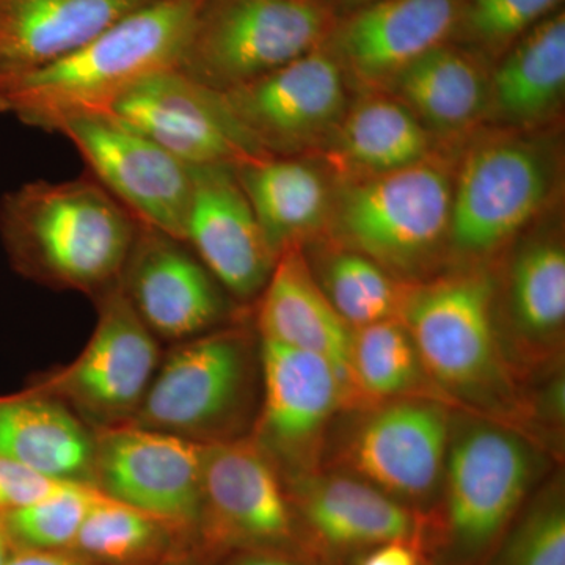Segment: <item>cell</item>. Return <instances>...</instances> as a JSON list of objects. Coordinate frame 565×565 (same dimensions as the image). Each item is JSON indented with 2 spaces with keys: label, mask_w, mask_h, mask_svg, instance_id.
Instances as JSON below:
<instances>
[{
  "label": "cell",
  "mask_w": 565,
  "mask_h": 565,
  "mask_svg": "<svg viewBox=\"0 0 565 565\" xmlns=\"http://www.w3.org/2000/svg\"><path fill=\"white\" fill-rule=\"evenodd\" d=\"M137 226L92 174L25 182L0 199V239L14 270L93 297L120 281Z\"/></svg>",
  "instance_id": "obj_1"
},
{
  "label": "cell",
  "mask_w": 565,
  "mask_h": 565,
  "mask_svg": "<svg viewBox=\"0 0 565 565\" xmlns=\"http://www.w3.org/2000/svg\"><path fill=\"white\" fill-rule=\"evenodd\" d=\"M204 0H158L79 50L0 85V111L51 132L63 118L106 114L134 85L180 66Z\"/></svg>",
  "instance_id": "obj_2"
},
{
  "label": "cell",
  "mask_w": 565,
  "mask_h": 565,
  "mask_svg": "<svg viewBox=\"0 0 565 565\" xmlns=\"http://www.w3.org/2000/svg\"><path fill=\"white\" fill-rule=\"evenodd\" d=\"M334 28L327 0H204L178 70L228 92L323 46Z\"/></svg>",
  "instance_id": "obj_3"
},
{
  "label": "cell",
  "mask_w": 565,
  "mask_h": 565,
  "mask_svg": "<svg viewBox=\"0 0 565 565\" xmlns=\"http://www.w3.org/2000/svg\"><path fill=\"white\" fill-rule=\"evenodd\" d=\"M451 202L448 173L426 159L344 185L337 225L353 252L390 273L415 274L449 237Z\"/></svg>",
  "instance_id": "obj_4"
},
{
  "label": "cell",
  "mask_w": 565,
  "mask_h": 565,
  "mask_svg": "<svg viewBox=\"0 0 565 565\" xmlns=\"http://www.w3.org/2000/svg\"><path fill=\"white\" fill-rule=\"evenodd\" d=\"M250 370L247 341L236 330H210L180 341L159 363L129 423L217 444L243 411Z\"/></svg>",
  "instance_id": "obj_5"
},
{
  "label": "cell",
  "mask_w": 565,
  "mask_h": 565,
  "mask_svg": "<svg viewBox=\"0 0 565 565\" xmlns=\"http://www.w3.org/2000/svg\"><path fill=\"white\" fill-rule=\"evenodd\" d=\"M492 300V281L482 274L401 289L396 318L423 370L457 396L481 397L503 381Z\"/></svg>",
  "instance_id": "obj_6"
},
{
  "label": "cell",
  "mask_w": 565,
  "mask_h": 565,
  "mask_svg": "<svg viewBox=\"0 0 565 565\" xmlns=\"http://www.w3.org/2000/svg\"><path fill=\"white\" fill-rule=\"evenodd\" d=\"M95 300L98 322L84 351L32 392L55 397L102 429L131 422L161 363V349L120 281Z\"/></svg>",
  "instance_id": "obj_7"
},
{
  "label": "cell",
  "mask_w": 565,
  "mask_h": 565,
  "mask_svg": "<svg viewBox=\"0 0 565 565\" xmlns=\"http://www.w3.org/2000/svg\"><path fill=\"white\" fill-rule=\"evenodd\" d=\"M51 132L74 145L92 177L137 221L184 243L192 167L109 114L71 115Z\"/></svg>",
  "instance_id": "obj_8"
},
{
  "label": "cell",
  "mask_w": 565,
  "mask_h": 565,
  "mask_svg": "<svg viewBox=\"0 0 565 565\" xmlns=\"http://www.w3.org/2000/svg\"><path fill=\"white\" fill-rule=\"evenodd\" d=\"M206 445L137 424L95 429L93 484L173 530L200 525Z\"/></svg>",
  "instance_id": "obj_9"
},
{
  "label": "cell",
  "mask_w": 565,
  "mask_h": 565,
  "mask_svg": "<svg viewBox=\"0 0 565 565\" xmlns=\"http://www.w3.org/2000/svg\"><path fill=\"white\" fill-rule=\"evenodd\" d=\"M326 44L266 76L221 93L234 120L266 154H299L343 120L344 70Z\"/></svg>",
  "instance_id": "obj_10"
},
{
  "label": "cell",
  "mask_w": 565,
  "mask_h": 565,
  "mask_svg": "<svg viewBox=\"0 0 565 565\" xmlns=\"http://www.w3.org/2000/svg\"><path fill=\"white\" fill-rule=\"evenodd\" d=\"M106 114L189 167H237L266 154L226 109L218 92L166 70L134 85Z\"/></svg>",
  "instance_id": "obj_11"
},
{
  "label": "cell",
  "mask_w": 565,
  "mask_h": 565,
  "mask_svg": "<svg viewBox=\"0 0 565 565\" xmlns=\"http://www.w3.org/2000/svg\"><path fill=\"white\" fill-rule=\"evenodd\" d=\"M548 192V166L533 145L484 141L468 152L452 188L449 241L465 255L493 252L544 207Z\"/></svg>",
  "instance_id": "obj_12"
},
{
  "label": "cell",
  "mask_w": 565,
  "mask_h": 565,
  "mask_svg": "<svg viewBox=\"0 0 565 565\" xmlns=\"http://www.w3.org/2000/svg\"><path fill=\"white\" fill-rule=\"evenodd\" d=\"M445 467L449 534L459 552L478 555L503 533L522 503L533 457L514 434L476 424L449 445Z\"/></svg>",
  "instance_id": "obj_13"
},
{
  "label": "cell",
  "mask_w": 565,
  "mask_h": 565,
  "mask_svg": "<svg viewBox=\"0 0 565 565\" xmlns=\"http://www.w3.org/2000/svg\"><path fill=\"white\" fill-rule=\"evenodd\" d=\"M120 285L145 326L162 340H191L225 315L221 282L188 244L141 222Z\"/></svg>",
  "instance_id": "obj_14"
},
{
  "label": "cell",
  "mask_w": 565,
  "mask_h": 565,
  "mask_svg": "<svg viewBox=\"0 0 565 565\" xmlns=\"http://www.w3.org/2000/svg\"><path fill=\"white\" fill-rule=\"evenodd\" d=\"M200 525L214 542L275 550L294 533L277 468L253 440L206 445Z\"/></svg>",
  "instance_id": "obj_15"
},
{
  "label": "cell",
  "mask_w": 565,
  "mask_h": 565,
  "mask_svg": "<svg viewBox=\"0 0 565 565\" xmlns=\"http://www.w3.org/2000/svg\"><path fill=\"white\" fill-rule=\"evenodd\" d=\"M184 243L239 299L263 291L277 262L232 167H192Z\"/></svg>",
  "instance_id": "obj_16"
},
{
  "label": "cell",
  "mask_w": 565,
  "mask_h": 565,
  "mask_svg": "<svg viewBox=\"0 0 565 565\" xmlns=\"http://www.w3.org/2000/svg\"><path fill=\"white\" fill-rule=\"evenodd\" d=\"M262 367L263 407L253 441L270 462L294 467L310 457L348 390L322 356L270 341H263Z\"/></svg>",
  "instance_id": "obj_17"
},
{
  "label": "cell",
  "mask_w": 565,
  "mask_h": 565,
  "mask_svg": "<svg viewBox=\"0 0 565 565\" xmlns=\"http://www.w3.org/2000/svg\"><path fill=\"white\" fill-rule=\"evenodd\" d=\"M465 0H379L353 10L332 36L344 71L370 87L392 84L401 71L456 33Z\"/></svg>",
  "instance_id": "obj_18"
},
{
  "label": "cell",
  "mask_w": 565,
  "mask_h": 565,
  "mask_svg": "<svg viewBox=\"0 0 565 565\" xmlns=\"http://www.w3.org/2000/svg\"><path fill=\"white\" fill-rule=\"evenodd\" d=\"M448 448L444 408L408 401L371 416L352 441L349 459L356 473L382 492L419 500L440 479Z\"/></svg>",
  "instance_id": "obj_19"
},
{
  "label": "cell",
  "mask_w": 565,
  "mask_h": 565,
  "mask_svg": "<svg viewBox=\"0 0 565 565\" xmlns=\"http://www.w3.org/2000/svg\"><path fill=\"white\" fill-rule=\"evenodd\" d=\"M158 0H0V85L79 50Z\"/></svg>",
  "instance_id": "obj_20"
},
{
  "label": "cell",
  "mask_w": 565,
  "mask_h": 565,
  "mask_svg": "<svg viewBox=\"0 0 565 565\" xmlns=\"http://www.w3.org/2000/svg\"><path fill=\"white\" fill-rule=\"evenodd\" d=\"M258 329L263 341L326 359L340 374L349 397L355 394L351 373L353 329L334 310L299 245L286 248L274 264L263 289Z\"/></svg>",
  "instance_id": "obj_21"
},
{
  "label": "cell",
  "mask_w": 565,
  "mask_h": 565,
  "mask_svg": "<svg viewBox=\"0 0 565 565\" xmlns=\"http://www.w3.org/2000/svg\"><path fill=\"white\" fill-rule=\"evenodd\" d=\"M297 505L311 533L333 550H362L411 541L415 515L396 498L345 476H307Z\"/></svg>",
  "instance_id": "obj_22"
},
{
  "label": "cell",
  "mask_w": 565,
  "mask_h": 565,
  "mask_svg": "<svg viewBox=\"0 0 565 565\" xmlns=\"http://www.w3.org/2000/svg\"><path fill=\"white\" fill-rule=\"evenodd\" d=\"M0 457L58 481L93 484L95 430L47 394L31 390L2 397Z\"/></svg>",
  "instance_id": "obj_23"
},
{
  "label": "cell",
  "mask_w": 565,
  "mask_h": 565,
  "mask_svg": "<svg viewBox=\"0 0 565 565\" xmlns=\"http://www.w3.org/2000/svg\"><path fill=\"white\" fill-rule=\"evenodd\" d=\"M275 258L326 223L329 191L321 174L296 156H264L234 169Z\"/></svg>",
  "instance_id": "obj_24"
},
{
  "label": "cell",
  "mask_w": 565,
  "mask_h": 565,
  "mask_svg": "<svg viewBox=\"0 0 565 565\" xmlns=\"http://www.w3.org/2000/svg\"><path fill=\"white\" fill-rule=\"evenodd\" d=\"M419 121L457 134L473 126L490 106V77L473 52L445 43L427 52L390 84Z\"/></svg>",
  "instance_id": "obj_25"
},
{
  "label": "cell",
  "mask_w": 565,
  "mask_h": 565,
  "mask_svg": "<svg viewBox=\"0 0 565 565\" xmlns=\"http://www.w3.org/2000/svg\"><path fill=\"white\" fill-rule=\"evenodd\" d=\"M490 77V106L516 125L542 120L565 90V14L556 11L534 25Z\"/></svg>",
  "instance_id": "obj_26"
},
{
  "label": "cell",
  "mask_w": 565,
  "mask_h": 565,
  "mask_svg": "<svg viewBox=\"0 0 565 565\" xmlns=\"http://www.w3.org/2000/svg\"><path fill=\"white\" fill-rule=\"evenodd\" d=\"M337 129L338 158L364 177L429 159V134L414 111L396 99L379 96L356 104Z\"/></svg>",
  "instance_id": "obj_27"
},
{
  "label": "cell",
  "mask_w": 565,
  "mask_h": 565,
  "mask_svg": "<svg viewBox=\"0 0 565 565\" xmlns=\"http://www.w3.org/2000/svg\"><path fill=\"white\" fill-rule=\"evenodd\" d=\"M173 527L106 497L90 512L68 552L99 565H145L158 559Z\"/></svg>",
  "instance_id": "obj_28"
},
{
  "label": "cell",
  "mask_w": 565,
  "mask_h": 565,
  "mask_svg": "<svg viewBox=\"0 0 565 565\" xmlns=\"http://www.w3.org/2000/svg\"><path fill=\"white\" fill-rule=\"evenodd\" d=\"M511 311L519 332L531 340L559 333L565 319V252L557 243L531 244L511 274Z\"/></svg>",
  "instance_id": "obj_29"
},
{
  "label": "cell",
  "mask_w": 565,
  "mask_h": 565,
  "mask_svg": "<svg viewBox=\"0 0 565 565\" xmlns=\"http://www.w3.org/2000/svg\"><path fill=\"white\" fill-rule=\"evenodd\" d=\"M414 341L397 318L352 330L351 373L355 393L393 397L422 381Z\"/></svg>",
  "instance_id": "obj_30"
},
{
  "label": "cell",
  "mask_w": 565,
  "mask_h": 565,
  "mask_svg": "<svg viewBox=\"0 0 565 565\" xmlns=\"http://www.w3.org/2000/svg\"><path fill=\"white\" fill-rule=\"evenodd\" d=\"M106 497L92 482L70 481L36 503L0 515V523L21 548L70 550L87 516Z\"/></svg>",
  "instance_id": "obj_31"
},
{
  "label": "cell",
  "mask_w": 565,
  "mask_h": 565,
  "mask_svg": "<svg viewBox=\"0 0 565 565\" xmlns=\"http://www.w3.org/2000/svg\"><path fill=\"white\" fill-rule=\"evenodd\" d=\"M322 289L352 329L396 318L401 289L386 270L360 253H338L330 258Z\"/></svg>",
  "instance_id": "obj_32"
},
{
  "label": "cell",
  "mask_w": 565,
  "mask_h": 565,
  "mask_svg": "<svg viewBox=\"0 0 565 565\" xmlns=\"http://www.w3.org/2000/svg\"><path fill=\"white\" fill-rule=\"evenodd\" d=\"M561 0H465L456 33L482 54L503 55ZM455 33V35H456Z\"/></svg>",
  "instance_id": "obj_33"
},
{
  "label": "cell",
  "mask_w": 565,
  "mask_h": 565,
  "mask_svg": "<svg viewBox=\"0 0 565 565\" xmlns=\"http://www.w3.org/2000/svg\"><path fill=\"white\" fill-rule=\"evenodd\" d=\"M486 565H565V509L559 494L537 501Z\"/></svg>",
  "instance_id": "obj_34"
},
{
  "label": "cell",
  "mask_w": 565,
  "mask_h": 565,
  "mask_svg": "<svg viewBox=\"0 0 565 565\" xmlns=\"http://www.w3.org/2000/svg\"><path fill=\"white\" fill-rule=\"evenodd\" d=\"M70 481L47 478L24 465L0 457V515L43 500Z\"/></svg>",
  "instance_id": "obj_35"
},
{
  "label": "cell",
  "mask_w": 565,
  "mask_h": 565,
  "mask_svg": "<svg viewBox=\"0 0 565 565\" xmlns=\"http://www.w3.org/2000/svg\"><path fill=\"white\" fill-rule=\"evenodd\" d=\"M360 565H422V559L411 539L375 546Z\"/></svg>",
  "instance_id": "obj_36"
},
{
  "label": "cell",
  "mask_w": 565,
  "mask_h": 565,
  "mask_svg": "<svg viewBox=\"0 0 565 565\" xmlns=\"http://www.w3.org/2000/svg\"><path fill=\"white\" fill-rule=\"evenodd\" d=\"M6 565H99L66 550L21 548L11 553Z\"/></svg>",
  "instance_id": "obj_37"
},
{
  "label": "cell",
  "mask_w": 565,
  "mask_h": 565,
  "mask_svg": "<svg viewBox=\"0 0 565 565\" xmlns=\"http://www.w3.org/2000/svg\"><path fill=\"white\" fill-rule=\"evenodd\" d=\"M228 565H300L291 557L280 555L274 550H248L243 555L234 557Z\"/></svg>",
  "instance_id": "obj_38"
},
{
  "label": "cell",
  "mask_w": 565,
  "mask_h": 565,
  "mask_svg": "<svg viewBox=\"0 0 565 565\" xmlns=\"http://www.w3.org/2000/svg\"><path fill=\"white\" fill-rule=\"evenodd\" d=\"M11 544H13V542L10 541L9 534H7L2 523H0V565L9 563L11 553H13Z\"/></svg>",
  "instance_id": "obj_39"
},
{
  "label": "cell",
  "mask_w": 565,
  "mask_h": 565,
  "mask_svg": "<svg viewBox=\"0 0 565 565\" xmlns=\"http://www.w3.org/2000/svg\"><path fill=\"white\" fill-rule=\"evenodd\" d=\"M338 6L344 7L349 13L353 10L362 9V7L371 6V3L379 2V0H333Z\"/></svg>",
  "instance_id": "obj_40"
},
{
  "label": "cell",
  "mask_w": 565,
  "mask_h": 565,
  "mask_svg": "<svg viewBox=\"0 0 565 565\" xmlns=\"http://www.w3.org/2000/svg\"><path fill=\"white\" fill-rule=\"evenodd\" d=\"M172 565H192V564L177 563V564H172Z\"/></svg>",
  "instance_id": "obj_41"
}]
</instances>
